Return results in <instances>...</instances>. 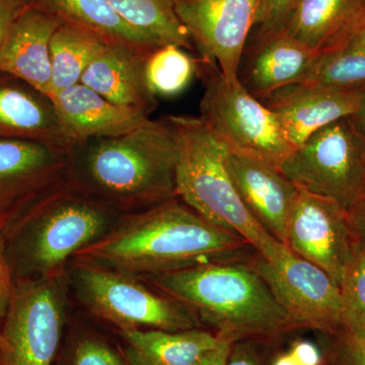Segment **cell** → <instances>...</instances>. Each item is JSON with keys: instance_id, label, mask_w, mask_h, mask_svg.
I'll use <instances>...</instances> for the list:
<instances>
[{"instance_id": "cell-1", "label": "cell", "mask_w": 365, "mask_h": 365, "mask_svg": "<svg viewBox=\"0 0 365 365\" xmlns=\"http://www.w3.org/2000/svg\"><path fill=\"white\" fill-rule=\"evenodd\" d=\"M246 246L242 237L216 227L175 197L125 213L102 239L76 253L71 264L145 278L234 261Z\"/></svg>"}, {"instance_id": "cell-2", "label": "cell", "mask_w": 365, "mask_h": 365, "mask_svg": "<svg viewBox=\"0 0 365 365\" xmlns=\"http://www.w3.org/2000/svg\"><path fill=\"white\" fill-rule=\"evenodd\" d=\"M177 144L165 118L135 130L73 144L67 182L123 213L153 207L177 197Z\"/></svg>"}, {"instance_id": "cell-3", "label": "cell", "mask_w": 365, "mask_h": 365, "mask_svg": "<svg viewBox=\"0 0 365 365\" xmlns=\"http://www.w3.org/2000/svg\"><path fill=\"white\" fill-rule=\"evenodd\" d=\"M122 215L67 179L41 194L0 228L14 283L66 273L76 254L102 239Z\"/></svg>"}, {"instance_id": "cell-4", "label": "cell", "mask_w": 365, "mask_h": 365, "mask_svg": "<svg viewBox=\"0 0 365 365\" xmlns=\"http://www.w3.org/2000/svg\"><path fill=\"white\" fill-rule=\"evenodd\" d=\"M140 279L188 307L201 324L234 344L299 328L249 263L213 262Z\"/></svg>"}, {"instance_id": "cell-5", "label": "cell", "mask_w": 365, "mask_h": 365, "mask_svg": "<svg viewBox=\"0 0 365 365\" xmlns=\"http://www.w3.org/2000/svg\"><path fill=\"white\" fill-rule=\"evenodd\" d=\"M177 144L178 198L209 222L242 237L268 261L287 250L250 215L228 173V153L200 117L165 116Z\"/></svg>"}, {"instance_id": "cell-6", "label": "cell", "mask_w": 365, "mask_h": 365, "mask_svg": "<svg viewBox=\"0 0 365 365\" xmlns=\"http://www.w3.org/2000/svg\"><path fill=\"white\" fill-rule=\"evenodd\" d=\"M205 90L199 117L230 153L260 160L280 170L294 150L273 113L246 90L230 81L217 66L199 58Z\"/></svg>"}, {"instance_id": "cell-7", "label": "cell", "mask_w": 365, "mask_h": 365, "mask_svg": "<svg viewBox=\"0 0 365 365\" xmlns=\"http://www.w3.org/2000/svg\"><path fill=\"white\" fill-rule=\"evenodd\" d=\"M76 297L97 318L122 331L192 330L197 314L182 302L144 285L143 279L108 269L72 264Z\"/></svg>"}, {"instance_id": "cell-8", "label": "cell", "mask_w": 365, "mask_h": 365, "mask_svg": "<svg viewBox=\"0 0 365 365\" xmlns=\"http://www.w3.org/2000/svg\"><path fill=\"white\" fill-rule=\"evenodd\" d=\"M297 188L349 210L365 198V141L350 117L314 132L282 163Z\"/></svg>"}, {"instance_id": "cell-9", "label": "cell", "mask_w": 365, "mask_h": 365, "mask_svg": "<svg viewBox=\"0 0 365 365\" xmlns=\"http://www.w3.org/2000/svg\"><path fill=\"white\" fill-rule=\"evenodd\" d=\"M67 273L16 282L0 327V365H53L66 319Z\"/></svg>"}, {"instance_id": "cell-10", "label": "cell", "mask_w": 365, "mask_h": 365, "mask_svg": "<svg viewBox=\"0 0 365 365\" xmlns=\"http://www.w3.org/2000/svg\"><path fill=\"white\" fill-rule=\"evenodd\" d=\"M249 265L265 280L280 306L299 328L330 336L344 324L340 285L325 271L287 248L278 261L257 254Z\"/></svg>"}, {"instance_id": "cell-11", "label": "cell", "mask_w": 365, "mask_h": 365, "mask_svg": "<svg viewBox=\"0 0 365 365\" xmlns=\"http://www.w3.org/2000/svg\"><path fill=\"white\" fill-rule=\"evenodd\" d=\"M261 0H176V11L200 59L217 66L230 81L239 78L250 33Z\"/></svg>"}, {"instance_id": "cell-12", "label": "cell", "mask_w": 365, "mask_h": 365, "mask_svg": "<svg viewBox=\"0 0 365 365\" xmlns=\"http://www.w3.org/2000/svg\"><path fill=\"white\" fill-rule=\"evenodd\" d=\"M284 245L340 285L356 246L348 210L332 199L299 189L288 220Z\"/></svg>"}, {"instance_id": "cell-13", "label": "cell", "mask_w": 365, "mask_h": 365, "mask_svg": "<svg viewBox=\"0 0 365 365\" xmlns=\"http://www.w3.org/2000/svg\"><path fill=\"white\" fill-rule=\"evenodd\" d=\"M69 150L0 136V228L21 207L66 179Z\"/></svg>"}, {"instance_id": "cell-14", "label": "cell", "mask_w": 365, "mask_h": 365, "mask_svg": "<svg viewBox=\"0 0 365 365\" xmlns=\"http://www.w3.org/2000/svg\"><path fill=\"white\" fill-rule=\"evenodd\" d=\"M357 88L299 83L279 88L261 100L273 113L287 140L299 148L314 132L356 109Z\"/></svg>"}, {"instance_id": "cell-15", "label": "cell", "mask_w": 365, "mask_h": 365, "mask_svg": "<svg viewBox=\"0 0 365 365\" xmlns=\"http://www.w3.org/2000/svg\"><path fill=\"white\" fill-rule=\"evenodd\" d=\"M319 54L284 30L261 31L245 48L239 78L259 100L284 86L302 83Z\"/></svg>"}, {"instance_id": "cell-16", "label": "cell", "mask_w": 365, "mask_h": 365, "mask_svg": "<svg viewBox=\"0 0 365 365\" xmlns=\"http://www.w3.org/2000/svg\"><path fill=\"white\" fill-rule=\"evenodd\" d=\"M227 165L250 215L266 232L284 245L288 220L299 189L280 170L254 158L230 153Z\"/></svg>"}, {"instance_id": "cell-17", "label": "cell", "mask_w": 365, "mask_h": 365, "mask_svg": "<svg viewBox=\"0 0 365 365\" xmlns=\"http://www.w3.org/2000/svg\"><path fill=\"white\" fill-rule=\"evenodd\" d=\"M61 25L51 14L26 4L0 44V71L23 79L49 96L52 83L50 41Z\"/></svg>"}, {"instance_id": "cell-18", "label": "cell", "mask_w": 365, "mask_h": 365, "mask_svg": "<svg viewBox=\"0 0 365 365\" xmlns=\"http://www.w3.org/2000/svg\"><path fill=\"white\" fill-rule=\"evenodd\" d=\"M72 143L98 137L123 135L150 119L138 110L113 104L83 83L49 96Z\"/></svg>"}, {"instance_id": "cell-19", "label": "cell", "mask_w": 365, "mask_h": 365, "mask_svg": "<svg viewBox=\"0 0 365 365\" xmlns=\"http://www.w3.org/2000/svg\"><path fill=\"white\" fill-rule=\"evenodd\" d=\"M0 136L30 139L71 150L51 98L23 79L0 71Z\"/></svg>"}, {"instance_id": "cell-20", "label": "cell", "mask_w": 365, "mask_h": 365, "mask_svg": "<svg viewBox=\"0 0 365 365\" xmlns=\"http://www.w3.org/2000/svg\"><path fill=\"white\" fill-rule=\"evenodd\" d=\"M146 57L118 45H108L86 68L81 83L113 104L150 117L158 106L145 78Z\"/></svg>"}, {"instance_id": "cell-21", "label": "cell", "mask_w": 365, "mask_h": 365, "mask_svg": "<svg viewBox=\"0 0 365 365\" xmlns=\"http://www.w3.org/2000/svg\"><path fill=\"white\" fill-rule=\"evenodd\" d=\"M26 2L51 14L64 25L95 34L107 44L122 46L146 58L160 48L127 25L108 0H26Z\"/></svg>"}, {"instance_id": "cell-22", "label": "cell", "mask_w": 365, "mask_h": 365, "mask_svg": "<svg viewBox=\"0 0 365 365\" xmlns=\"http://www.w3.org/2000/svg\"><path fill=\"white\" fill-rule=\"evenodd\" d=\"M365 18V0H299L284 30L313 51L338 44Z\"/></svg>"}, {"instance_id": "cell-23", "label": "cell", "mask_w": 365, "mask_h": 365, "mask_svg": "<svg viewBox=\"0 0 365 365\" xmlns=\"http://www.w3.org/2000/svg\"><path fill=\"white\" fill-rule=\"evenodd\" d=\"M120 333L130 365H197L220 342V336L200 328L177 332L137 329Z\"/></svg>"}, {"instance_id": "cell-24", "label": "cell", "mask_w": 365, "mask_h": 365, "mask_svg": "<svg viewBox=\"0 0 365 365\" xmlns=\"http://www.w3.org/2000/svg\"><path fill=\"white\" fill-rule=\"evenodd\" d=\"M127 24L158 47L192 49L193 43L176 11V0H108Z\"/></svg>"}, {"instance_id": "cell-25", "label": "cell", "mask_w": 365, "mask_h": 365, "mask_svg": "<svg viewBox=\"0 0 365 365\" xmlns=\"http://www.w3.org/2000/svg\"><path fill=\"white\" fill-rule=\"evenodd\" d=\"M108 45L95 34L62 24L50 41L52 83L49 96L81 83L86 68Z\"/></svg>"}, {"instance_id": "cell-26", "label": "cell", "mask_w": 365, "mask_h": 365, "mask_svg": "<svg viewBox=\"0 0 365 365\" xmlns=\"http://www.w3.org/2000/svg\"><path fill=\"white\" fill-rule=\"evenodd\" d=\"M302 83L345 88L365 85V18L337 45L319 53Z\"/></svg>"}, {"instance_id": "cell-27", "label": "cell", "mask_w": 365, "mask_h": 365, "mask_svg": "<svg viewBox=\"0 0 365 365\" xmlns=\"http://www.w3.org/2000/svg\"><path fill=\"white\" fill-rule=\"evenodd\" d=\"M199 61L178 46L158 48L145 61V78L150 91L155 97L179 95L198 73Z\"/></svg>"}, {"instance_id": "cell-28", "label": "cell", "mask_w": 365, "mask_h": 365, "mask_svg": "<svg viewBox=\"0 0 365 365\" xmlns=\"http://www.w3.org/2000/svg\"><path fill=\"white\" fill-rule=\"evenodd\" d=\"M340 288L346 321L365 335V249L357 244Z\"/></svg>"}, {"instance_id": "cell-29", "label": "cell", "mask_w": 365, "mask_h": 365, "mask_svg": "<svg viewBox=\"0 0 365 365\" xmlns=\"http://www.w3.org/2000/svg\"><path fill=\"white\" fill-rule=\"evenodd\" d=\"M63 365H127L109 343L96 334H81L69 343Z\"/></svg>"}, {"instance_id": "cell-30", "label": "cell", "mask_w": 365, "mask_h": 365, "mask_svg": "<svg viewBox=\"0 0 365 365\" xmlns=\"http://www.w3.org/2000/svg\"><path fill=\"white\" fill-rule=\"evenodd\" d=\"M329 351V365H365V335L344 319Z\"/></svg>"}, {"instance_id": "cell-31", "label": "cell", "mask_w": 365, "mask_h": 365, "mask_svg": "<svg viewBox=\"0 0 365 365\" xmlns=\"http://www.w3.org/2000/svg\"><path fill=\"white\" fill-rule=\"evenodd\" d=\"M299 0H261L257 25L261 31L284 29Z\"/></svg>"}, {"instance_id": "cell-32", "label": "cell", "mask_w": 365, "mask_h": 365, "mask_svg": "<svg viewBox=\"0 0 365 365\" xmlns=\"http://www.w3.org/2000/svg\"><path fill=\"white\" fill-rule=\"evenodd\" d=\"M272 365H325V359L318 345L309 340H297L287 351L278 354Z\"/></svg>"}, {"instance_id": "cell-33", "label": "cell", "mask_w": 365, "mask_h": 365, "mask_svg": "<svg viewBox=\"0 0 365 365\" xmlns=\"http://www.w3.org/2000/svg\"><path fill=\"white\" fill-rule=\"evenodd\" d=\"M14 287H16V283H14L13 273H11L9 261H7L4 240L0 234V327L6 317L9 304H11Z\"/></svg>"}, {"instance_id": "cell-34", "label": "cell", "mask_w": 365, "mask_h": 365, "mask_svg": "<svg viewBox=\"0 0 365 365\" xmlns=\"http://www.w3.org/2000/svg\"><path fill=\"white\" fill-rule=\"evenodd\" d=\"M348 220L353 239L365 249V198L348 210Z\"/></svg>"}, {"instance_id": "cell-35", "label": "cell", "mask_w": 365, "mask_h": 365, "mask_svg": "<svg viewBox=\"0 0 365 365\" xmlns=\"http://www.w3.org/2000/svg\"><path fill=\"white\" fill-rule=\"evenodd\" d=\"M26 6V0H0V44L16 16Z\"/></svg>"}, {"instance_id": "cell-36", "label": "cell", "mask_w": 365, "mask_h": 365, "mask_svg": "<svg viewBox=\"0 0 365 365\" xmlns=\"http://www.w3.org/2000/svg\"><path fill=\"white\" fill-rule=\"evenodd\" d=\"M232 345L234 343L232 341L220 337V342L218 343V345L210 350L197 365H227Z\"/></svg>"}, {"instance_id": "cell-37", "label": "cell", "mask_w": 365, "mask_h": 365, "mask_svg": "<svg viewBox=\"0 0 365 365\" xmlns=\"http://www.w3.org/2000/svg\"><path fill=\"white\" fill-rule=\"evenodd\" d=\"M227 365H260L249 347L235 343L230 350Z\"/></svg>"}, {"instance_id": "cell-38", "label": "cell", "mask_w": 365, "mask_h": 365, "mask_svg": "<svg viewBox=\"0 0 365 365\" xmlns=\"http://www.w3.org/2000/svg\"><path fill=\"white\" fill-rule=\"evenodd\" d=\"M359 100H357L356 109L350 117L355 128L365 141V85L357 88Z\"/></svg>"}]
</instances>
